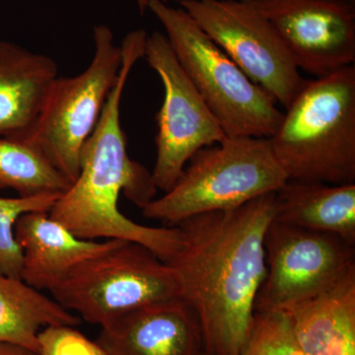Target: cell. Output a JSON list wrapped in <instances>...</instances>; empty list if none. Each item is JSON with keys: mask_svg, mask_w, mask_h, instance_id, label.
Masks as SVG:
<instances>
[{"mask_svg": "<svg viewBox=\"0 0 355 355\" xmlns=\"http://www.w3.org/2000/svg\"><path fill=\"white\" fill-rule=\"evenodd\" d=\"M275 193L177 225L181 245L167 263L180 297L200 321L203 354L241 355L246 347L266 275L263 240L275 217Z\"/></svg>", "mask_w": 355, "mask_h": 355, "instance_id": "6da1fadb", "label": "cell"}, {"mask_svg": "<svg viewBox=\"0 0 355 355\" xmlns=\"http://www.w3.org/2000/svg\"><path fill=\"white\" fill-rule=\"evenodd\" d=\"M146 39L147 33L141 29L128 33L123 39L118 80L83 147L78 176L58 197L49 214L81 239L139 243L167 263L181 245L179 228L141 225L119 209L121 193L144 209L156 198L158 190L153 174L128 156L121 123L123 90L133 67L144 58Z\"/></svg>", "mask_w": 355, "mask_h": 355, "instance_id": "7a4b0ae2", "label": "cell"}, {"mask_svg": "<svg viewBox=\"0 0 355 355\" xmlns=\"http://www.w3.org/2000/svg\"><path fill=\"white\" fill-rule=\"evenodd\" d=\"M270 140L288 180L354 184V64L306 81Z\"/></svg>", "mask_w": 355, "mask_h": 355, "instance_id": "3957f363", "label": "cell"}, {"mask_svg": "<svg viewBox=\"0 0 355 355\" xmlns=\"http://www.w3.org/2000/svg\"><path fill=\"white\" fill-rule=\"evenodd\" d=\"M187 165L171 190L141 209L142 216L175 227L205 212L238 209L288 181L266 137H226Z\"/></svg>", "mask_w": 355, "mask_h": 355, "instance_id": "277c9868", "label": "cell"}, {"mask_svg": "<svg viewBox=\"0 0 355 355\" xmlns=\"http://www.w3.org/2000/svg\"><path fill=\"white\" fill-rule=\"evenodd\" d=\"M178 62L229 137L270 139L284 113L181 7L150 0Z\"/></svg>", "mask_w": 355, "mask_h": 355, "instance_id": "5b68a950", "label": "cell"}, {"mask_svg": "<svg viewBox=\"0 0 355 355\" xmlns=\"http://www.w3.org/2000/svg\"><path fill=\"white\" fill-rule=\"evenodd\" d=\"M93 41L90 64L76 76L55 79L34 125L17 139L38 151L69 184L78 176L83 147L118 80L123 60L108 26H96Z\"/></svg>", "mask_w": 355, "mask_h": 355, "instance_id": "8992f818", "label": "cell"}, {"mask_svg": "<svg viewBox=\"0 0 355 355\" xmlns=\"http://www.w3.org/2000/svg\"><path fill=\"white\" fill-rule=\"evenodd\" d=\"M51 293L64 309L104 327L141 306L180 297V286L171 266L151 250L121 240L74 268Z\"/></svg>", "mask_w": 355, "mask_h": 355, "instance_id": "52a82bcc", "label": "cell"}, {"mask_svg": "<svg viewBox=\"0 0 355 355\" xmlns=\"http://www.w3.org/2000/svg\"><path fill=\"white\" fill-rule=\"evenodd\" d=\"M179 6L254 83L284 108L305 85L291 51L250 0H179Z\"/></svg>", "mask_w": 355, "mask_h": 355, "instance_id": "ba28073f", "label": "cell"}, {"mask_svg": "<svg viewBox=\"0 0 355 355\" xmlns=\"http://www.w3.org/2000/svg\"><path fill=\"white\" fill-rule=\"evenodd\" d=\"M266 275L254 311H284L316 297L355 268L354 245L338 236L270 222Z\"/></svg>", "mask_w": 355, "mask_h": 355, "instance_id": "9c48e42d", "label": "cell"}, {"mask_svg": "<svg viewBox=\"0 0 355 355\" xmlns=\"http://www.w3.org/2000/svg\"><path fill=\"white\" fill-rule=\"evenodd\" d=\"M144 58L164 85V101L156 114L157 156L151 174L156 188L166 193L198 150L219 144L226 135L182 69L165 34L156 31L147 36Z\"/></svg>", "mask_w": 355, "mask_h": 355, "instance_id": "30bf717a", "label": "cell"}, {"mask_svg": "<svg viewBox=\"0 0 355 355\" xmlns=\"http://www.w3.org/2000/svg\"><path fill=\"white\" fill-rule=\"evenodd\" d=\"M298 69L320 78L355 62L354 0H250Z\"/></svg>", "mask_w": 355, "mask_h": 355, "instance_id": "8fae6325", "label": "cell"}, {"mask_svg": "<svg viewBox=\"0 0 355 355\" xmlns=\"http://www.w3.org/2000/svg\"><path fill=\"white\" fill-rule=\"evenodd\" d=\"M108 355H202L197 314L181 297L157 301L101 327L96 340Z\"/></svg>", "mask_w": 355, "mask_h": 355, "instance_id": "7c38bea8", "label": "cell"}, {"mask_svg": "<svg viewBox=\"0 0 355 355\" xmlns=\"http://www.w3.org/2000/svg\"><path fill=\"white\" fill-rule=\"evenodd\" d=\"M14 234L22 251L21 279L39 291H53L77 266L121 241L81 239L49 212L42 211L21 216Z\"/></svg>", "mask_w": 355, "mask_h": 355, "instance_id": "4fadbf2b", "label": "cell"}, {"mask_svg": "<svg viewBox=\"0 0 355 355\" xmlns=\"http://www.w3.org/2000/svg\"><path fill=\"white\" fill-rule=\"evenodd\" d=\"M58 74L49 55L0 42V137L19 139L32 128Z\"/></svg>", "mask_w": 355, "mask_h": 355, "instance_id": "5bb4252c", "label": "cell"}, {"mask_svg": "<svg viewBox=\"0 0 355 355\" xmlns=\"http://www.w3.org/2000/svg\"><path fill=\"white\" fill-rule=\"evenodd\" d=\"M286 313L305 355H355V268L328 291Z\"/></svg>", "mask_w": 355, "mask_h": 355, "instance_id": "9a60e30c", "label": "cell"}, {"mask_svg": "<svg viewBox=\"0 0 355 355\" xmlns=\"http://www.w3.org/2000/svg\"><path fill=\"white\" fill-rule=\"evenodd\" d=\"M275 220L355 245V183L288 180L275 195Z\"/></svg>", "mask_w": 355, "mask_h": 355, "instance_id": "2e32d148", "label": "cell"}, {"mask_svg": "<svg viewBox=\"0 0 355 355\" xmlns=\"http://www.w3.org/2000/svg\"><path fill=\"white\" fill-rule=\"evenodd\" d=\"M81 319L21 279L0 273V342L39 352L38 335L46 327L72 326Z\"/></svg>", "mask_w": 355, "mask_h": 355, "instance_id": "e0dca14e", "label": "cell"}, {"mask_svg": "<svg viewBox=\"0 0 355 355\" xmlns=\"http://www.w3.org/2000/svg\"><path fill=\"white\" fill-rule=\"evenodd\" d=\"M70 184L33 147L20 140L0 137V190L20 197L60 193Z\"/></svg>", "mask_w": 355, "mask_h": 355, "instance_id": "ac0fdd59", "label": "cell"}, {"mask_svg": "<svg viewBox=\"0 0 355 355\" xmlns=\"http://www.w3.org/2000/svg\"><path fill=\"white\" fill-rule=\"evenodd\" d=\"M60 193H41L29 197L0 198V273L21 279L22 251L14 228L21 216L29 212H50ZM22 280V279H21Z\"/></svg>", "mask_w": 355, "mask_h": 355, "instance_id": "d6986e66", "label": "cell"}, {"mask_svg": "<svg viewBox=\"0 0 355 355\" xmlns=\"http://www.w3.org/2000/svg\"><path fill=\"white\" fill-rule=\"evenodd\" d=\"M241 355H305L284 311H254L249 340Z\"/></svg>", "mask_w": 355, "mask_h": 355, "instance_id": "ffe728a7", "label": "cell"}, {"mask_svg": "<svg viewBox=\"0 0 355 355\" xmlns=\"http://www.w3.org/2000/svg\"><path fill=\"white\" fill-rule=\"evenodd\" d=\"M38 355H108L72 326L46 327L38 335Z\"/></svg>", "mask_w": 355, "mask_h": 355, "instance_id": "44dd1931", "label": "cell"}, {"mask_svg": "<svg viewBox=\"0 0 355 355\" xmlns=\"http://www.w3.org/2000/svg\"><path fill=\"white\" fill-rule=\"evenodd\" d=\"M0 355H38L31 350L11 343L0 342Z\"/></svg>", "mask_w": 355, "mask_h": 355, "instance_id": "7402d4cb", "label": "cell"}, {"mask_svg": "<svg viewBox=\"0 0 355 355\" xmlns=\"http://www.w3.org/2000/svg\"><path fill=\"white\" fill-rule=\"evenodd\" d=\"M135 1H137L140 14H144L147 9H148V4L150 0H135Z\"/></svg>", "mask_w": 355, "mask_h": 355, "instance_id": "603a6c76", "label": "cell"}, {"mask_svg": "<svg viewBox=\"0 0 355 355\" xmlns=\"http://www.w3.org/2000/svg\"><path fill=\"white\" fill-rule=\"evenodd\" d=\"M202 355H205V354H202Z\"/></svg>", "mask_w": 355, "mask_h": 355, "instance_id": "cb8c5ba5", "label": "cell"}]
</instances>
